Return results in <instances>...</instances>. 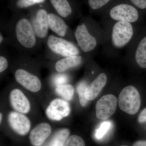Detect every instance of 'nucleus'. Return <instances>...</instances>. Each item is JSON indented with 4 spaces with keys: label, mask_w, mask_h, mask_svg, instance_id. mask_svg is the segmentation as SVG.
I'll use <instances>...</instances> for the list:
<instances>
[{
    "label": "nucleus",
    "mask_w": 146,
    "mask_h": 146,
    "mask_svg": "<svg viewBox=\"0 0 146 146\" xmlns=\"http://www.w3.org/2000/svg\"><path fill=\"white\" fill-rule=\"evenodd\" d=\"M127 146L125 145H122V146Z\"/></svg>",
    "instance_id": "nucleus-32"
},
{
    "label": "nucleus",
    "mask_w": 146,
    "mask_h": 146,
    "mask_svg": "<svg viewBox=\"0 0 146 146\" xmlns=\"http://www.w3.org/2000/svg\"><path fill=\"white\" fill-rule=\"evenodd\" d=\"M138 121L139 123L146 122V108L143 110L138 116Z\"/></svg>",
    "instance_id": "nucleus-29"
},
{
    "label": "nucleus",
    "mask_w": 146,
    "mask_h": 146,
    "mask_svg": "<svg viewBox=\"0 0 146 146\" xmlns=\"http://www.w3.org/2000/svg\"><path fill=\"white\" fill-rule=\"evenodd\" d=\"M48 3L36 5L28 9V17L34 29L36 37L41 45L45 44L48 36Z\"/></svg>",
    "instance_id": "nucleus-5"
},
{
    "label": "nucleus",
    "mask_w": 146,
    "mask_h": 146,
    "mask_svg": "<svg viewBox=\"0 0 146 146\" xmlns=\"http://www.w3.org/2000/svg\"><path fill=\"white\" fill-rule=\"evenodd\" d=\"M139 18V12L133 5L121 3L112 7L102 21H121L135 24Z\"/></svg>",
    "instance_id": "nucleus-6"
},
{
    "label": "nucleus",
    "mask_w": 146,
    "mask_h": 146,
    "mask_svg": "<svg viewBox=\"0 0 146 146\" xmlns=\"http://www.w3.org/2000/svg\"><path fill=\"white\" fill-rule=\"evenodd\" d=\"M9 99L12 107L18 112L26 114L30 110V103L20 89H15L12 90L10 93Z\"/></svg>",
    "instance_id": "nucleus-16"
},
{
    "label": "nucleus",
    "mask_w": 146,
    "mask_h": 146,
    "mask_svg": "<svg viewBox=\"0 0 146 146\" xmlns=\"http://www.w3.org/2000/svg\"><path fill=\"white\" fill-rule=\"evenodd\" d=\"M3 32L9 44L24 54L34 53L41 44L27 14L23 12L13 13L9 21L1 23Z\"/></svg>",
    "instance_id": "nucleus-1"
},
{
    "label": "nucleus",
    "mask_w": 146,
    "mask_h": 146,
    "mask_svg": "<svg viewBox=\"0 0 146 146\" xmlns=\"http://www.w3.org/2000/svg\"><path fill=\"white\" fill-rule=\"evenodd\" d=\"M48 18L49 29L55 35L76 44L74 32L70 28L66 21L55 12L49 3Z\"/></svg>",
    "instance_id": "nucleus-9"
},
{
    "label": "nucleus",
    "mask_w": 146,
    "mask_h": 146,
    "mask_svg": "<svg viewBox=\"0 0 146 146\" xmlns=\"http://www.w3.org/2000/svg\"><path fill=\"white\" fill-rule=\"evenodd\" d=\"M119 106L121 110L131 115L138 112L141 105V97L136 87L126 86L121 91L119 97Z\"/></svg>",
    "instance_id": "nucleus-8"
},
{
    "label": "nucleus",
    "mask_w": 146,
    "mask_h": 146,
    "mask_svg": "<svg viewBox=\"0 0 146 146\" xmlns=\"http://www.w3.org/2000/svg\"><path fill=\"white\" fill-rule=\"evenodd\" d=\"M111 0H87V4L92 11L99 10L102 8Z\"/></svg>",
    "instance_id": "nucleus-24"
},
{
    "label": "nucleus",
    "mask_w": 146,
    "mask_h": 146,
    "mask_svg": "<svg viewBox=\"0 0 146 146\" xmlns=\"http://www.w3.org/2000/svg\"><path fill=\"white\" fill-rule=\"evenodd\" d=\"M64 146H85V143L80 136L72 135L67 139Z\"/></svg>",
    "instance_id": "nucleus-25"
},
{
    "label": "nucleus",
    "mask_w": 146,
    "mask_h": 146,
    "mask_svg": "<svg viewBox=\"0 0 146 146\" xmlns=\"http://www.w3.org/2000/svg\"><path fill=\"white\" fill-rule=\"evenodd\" d=\"M8 122L11 128L19 135H26L30 129V121L25 115L21 113L10 112L8 115Z\"/></svg>",
    "instance_id": "nucleus-15"
},
{
    "label": "nucleus",
    "mask_w": 146,
    "mask_h": 146,
    "mask_svg": "<svg viewBox=\"0 0 146 146\" xmlns=\"http://www.w3.org/2000/svg\"><path fill=\"white\" fill-rule=\"evenodd\" d=\"M51 132V128L49 124L42 123L39 124L31 131L30 134V141L34 146H42Z\"/></svg>",
    "instance_id": "nucleus-17"
},
{
    "label": "nucleus",
    "mask_w": 146,
    "mask_h": 146,
    "mask_svg": "<svg viewBox=\"0 0 146 146\" xmlns=\"http://www.w3.org/2000/svg\"><path fill=\"white\" fill-rule=\"evenodd\" d=\"M133 5L141 9H146V0H129Z\"/></svg>",
    "instance_id": "nucleus-28"
},
{
    "label": "nucleus",
    "mask_w": 146,
    "mask_h": 146,
    "mask_svg": "<svg viewBox=\"0 0 146 146\" xmlns=\"http://www.w3.org/2000/svg\"><path fill=\"white\" fill-rule=\"evenodd\" d=\"M133 146H146V141H136L133 144Z\"/></svg>",
    "instance_id": "nucleus-30"
},
{
    "label": "nucleus",
    "mask_w": 146,
    "mask_h": 146,
    "mask_svg": "<svg viewBox=\"0 0 146 146\" xmlns=\"http://www.w3.org/2000/svg\"><path fill=\"white\" fill-rule=\"evenodd\" d=\"M102 23L106 35L104 52L107 55H116L127 47L138 33L135 24L128 22L102 21Z\"/></svg>",
    "instance_id": "nucleus-3"
},
{
    "label": "nucleus",
    "mask_w": 146,
    "mask_h": 146,
    "mask_svg": "<svg viewBox=\"0 0 146 146\" xmlns=\"http://www.w3.org/2000/svg\"><path fill=\"white\" fill-rule=\"evenodd\" d=\"M48 2L55 12L65 21H70L80 17L76 14L72 0H48Z\"/></svg>",
    "instance_id": "nucleus-12"
},
{
    "label": "nucleus",
    "mask_w": 146,
    "mask_h": 146,
    "mask_svg": "<svg viewBox=\"0 0 146 146\" xmlns=\"http://www.w3.org/2000/svg\"><path fill=\"white\" fill-rule=\"evenodd\" d=\"M70 134V130L67 128L58 131L47 146H64Z\"/></svg>",
    "instance_id": "nucleus-20"
},
{
    "label": "nucleus",
    "mask_w": 146,
    "mask_h": 146,
    "mask_svg": "<svg viewBox=\"0 0 146 146\" xmlns=\"http://www.w3.org/2000/svg\"><path fill=\"white\" fill-rule=\"evenodd\" d=\"M36 5L35 0H9L8 7L14 13L23 12Z\"/></svg>",
    "instance_id": "nucleus-19"
},
{
    "label": "nucleus",
    "mask_w": 146,
    "mask_h": 146,
    "mask_svg": "<svg viewBox=\"0 0 146 146\" xmlns=\"http://www.w3.org/2000/svg\"><path fill=\"white\" fill-rule=\"evenodd\" d=\"M78 46L84 54L90 55L106 41L103 27L90 17H81L74 31Z\"/></svg>",
    "instance_id": "nucleus-2"
},
{
    "label": "nucleus",
    "mask_w": 146,
    "mask_h": 146,
    "mask_svg": "<svg viewBox=\"0 0 146 146\" xmlns=\"http://www.w3.org/2000/svg\"><path fill=\"white\" fill-rule=\"evenodd\" d=\"M117 100L114 95L108 94L102 97L96 104V116L100 119H108L117 109Z\"/></svg>",
    "instance_id": "nucleus-11"
},
{
    "label": "nucleus",
    "mask_w": 146,
    "mask_h": 146,
    "mask_svg": "<svg viewBox=\"0 0 146 146\" xmlns=\"http://www.w3.org/2000/svg\"><path fill=\"white\" fill-rule=\"evenodd\" d=\"M107 75L104 73L100 74L92 82L86 87L85 96L88 101L95 99L107 83Z\"/></svg>",
    "instance_id": "nucleus-18"
},
{
    "label": "nucleus",
    "mask_w": 146,
    "mask_h": 146,
    "mask_svg": "<svg viewBox=\"0 0 146 146\" xmlns=\"http://www.w3.org/2000/svg\"><path fill=\"white\" fill-rule=\"evenodd\" d=\"M112 126V123L110 121H105L102 123L100 127L96 131V138L100 139L106 134Z\"/></svg>",
    "instance_id": "nucleus-26"
},
{
    "label": "nucleus",
    "mask_w": 146,
    "mask_h": 146,
    "mask_svg": "<svg viewBox=\"0 0 146 146\" xmlns=\"http://www.w3.org/2000/svg\"><path fill=\"white\" fill-rule=\"evenodd\" d=\"M90 55L82 54L61 58L56 60L54 64L55 71L58 73H64L67 71L77 68L87 59Z\"/></svg>",
    "instance_id": "nucleus-14"
},
{
    "label": "nucleus",
    "mask_w": 146,
    "mask_h": 146,
    "mask_svg": "<svg viewBox=\"0 0 146 146\" xmlns=\"http://www.w3.org/2000/svg\"><path fill=\"white\" fill-rule=\"evenodd\" d=\"M87 83L85 80L80 82L77 86V91L78 94L80 102L82 107L86 106L88 100L85 96V91L87 87Z\"/></svg>",
    "instance_id": "nucleus-22"
},
{
    "label": "nucleus",
    "mask_w": 146,
    "mask_h": 146,
    "mask_svg": "<svg viewBox=\"0 0 146 146\" xmlns=\"http://www.w3.org/2000/svg\"><path fill=\"white\" fill-rule=\"evenodd\" d=\"M125 55L127 59L134 62L139 68H146V32L137 33L127 47Z\"/></svg>",
    "instance_id": "nucleus-7"
},
{
    "label": "nucleus",
    "mask_w": 146,
    "mask_h": 146,
    "mask_svg": "<svg viewBox=\"0 0 146 146\" xmlns=\"http://www.w3.org/2000/svg\"><path fill=\"white\" fill-rule=\"evenodd\" d=\"M5 48H1V52H0V73L1 74L6 70L9 66V55Z\"/></svg>",
    "instance_id": "nucleus-23"
},
{
    "label": "nucleus",
    "mask_w": 146,
    "mask_h": 146,
    "mask_svg": "<svg viewBox=\"0 0 146 146\" xmlns=\"http://www.w3.org/2000/svg\"><path fill=\"white\" fill-rule=\"evenodd\" d=\"M3 115L1 113H0V123H1L2 121Z\"/></svg>",
    "instance_id": "nucleus-31"
},
{
    "label": "nucleus",
    "mask_w": 146,
    "mask_h": 146,
    "mask_svg": "<svg viewBox=\"0 0 146 146\" xmlns=\"http://www.w3.org/2000/svg\"><path fill=\"white\" fill-rule=\"evenodd\" d=\"M69 78L68 76L64 73H58L54 75L53 78V83L56 86L66 84L68 82Z\"/></svg>",
    "instance_id": "nucleus-27"
},
{
    "label": "nucleus",
    "mask_w": 146,
    "mask_h": 146,
    "mask_svg": "<svg viewBox=\"0 0 146 146\" xmlns=\"http://www.w3.org/2000/svg\"><path fill=\"white\" fill-rule=\"evenodd\" d=\"M74 91V87L70 84L58 85L55 88V91L57 94L67 100L72 99Z\"/></svg>",
    "instance_id": "nucleus-21"
},
{
    "label": "nucleus",
    "mask_w": 146,
    "mask_h": 146,
    "mask_svg": "<svg viewBox=\"0 0 146 146\" xmlns=\"http://www.w3.org/2000/svg\"><path fill=\"white\" fill-rule=\"evenodd\" d=\"M45 45V55L52 60L82 54L76 43L54 35H50Z\"/></svg>",
    "instance_id": "nucleus-4"
},
{
    "label": "nucleus",
    "mask_w": 146,
    "mask_h": 146,
    "mask_svg": "<svg viewBox=\"0 0 146 146\" xmlns=\"http://www.w3.org/2000/svg\"><path fill=\"white\" fill-rule=\"evenodd\" d=\"M14 77L18 83L29 91L36 92L41 89L42 82L39 78L25 68H17Z\"/></svg>",
    "instance_id": "nucleus-10"
},
{
    "label": "nucleus",
    "mask_w": 146,
    "mask_h": 146,
    "mask_svg": "<svg viewBox=\"0 0 146 146\" xmlns=\"http://www.w3.org/2000/svg\"><path fill=\"white\" fill-rule=\"evenodd\" d=\"M70 111L69 104L60 99L52 100L46 110V115L50 119L59 121L67 117Z\"/></svg>",
    "instance_id": "nucleus-13"
}]
</instances>
